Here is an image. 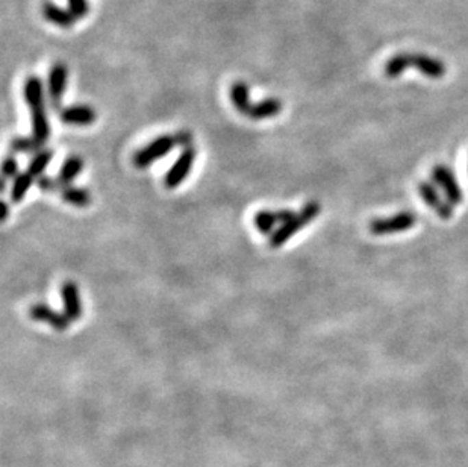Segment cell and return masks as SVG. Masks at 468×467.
<instances>
[{"label":"cell","instance_id":"obj_1","mask_svg":"<svg viewBox=\"0 0 468 467\" xmlns=\"http://www.w3.org/2000/svg\"><path fill=\"white\" fill-rule=\"evenodd\" d=\"M23 96L29 106V111H31L32 135L41 145H45L50 139L52 129H50V121L45 105V87H42L40 77L29 76L26 79L23 85Z\"/></svg>","mask_w":468,"mask_h":467},{"label":"cell","instance_id":"obj_2","mask_svg":"<svg viewBox=\"0 0 468 467\" xmlns=\"http://www.w3.org/2000/svg\"><path fill=\"white\" fill-rule=\"evenodd\" d=\"M417 69L426 77L430 79H441L444 77L447 67L441 60L432 58L429 55L423 53H399L388 60L384 66V75L386 77H397L406 69Z\"/></svg>","mask_w":468,"mask_h":467},{"label":"cell","instance_id":"obj_3","mask_svg":"<svg viewBox=\"0 0 468 467\" xmlns=\"http://www.w3.org/2000/svg\"><path fill=\"white\" fill-rule=\"evenodd\" d=\"M321 205L319 202H308L299 213L294 214V217L290 219L285 224L276 228V231L269 237V246L273 249L282 248L284 244L293 239L300 229H304L308 226L314 219H317L320 215Z\"/></svg>","mask_w":468,"mask_h":467},{"label":"cell","instance_id":"obj_4","mask_svg":"<svg viewBox=\"0 0 468 467\" xmlns=\"http://www.w3.org/2000/svg\"><path fill=\"white\" fill-rule=\"evenodd\" d=\"M176 146H179L176 134L158 136L153 141H150L147 146L136 150L132 156V164L136 169H146L149 166H152L155 161L161 160V158L170 154Z\"/></svg>","mask_w":468,"mask_h":467},{"label":"cell","instance_id":"obj_5","mask_svg":"<svg viewBox=\"0 0 468 467\" xmlns=\"http://www.w3.org/2000/svg\"><path fill=\"white\" fill-rule=\"evenodd\" d=\"M417 214L412 211H402L391 215V217L373 219L369 224V231L373 235H393L395 232L408 231L417 225Z\"/></svg>","mask_w":468,"mask_h":467},{"label":"cell","instance_id":"obj_6","mask_svg":"<svg viewBox=\"0 0 468 467\" xmlns=\"http://www.w3.org/2000/svg\"><path fill=\"white\" fill-rule=\"evenodd\" d=\"M196 156H197L196 147H193V146L184 147V150L181 152V155L177 156L175 164H173L170 170L165 173V178H164L165 189L175 190L185 181L186 178H188L190 171L194 166V161H196Z\"/></svg>","mask_w":468,"mask_h":467},{"label":"cell","instance_id":"obj_7","mask_svg":"<svg viewBox=\"0 0 468 467\" xmlns=\"http://www.w3.org/2000/svg\"><path fill=\"white\" fill-rule=\"evenodd\" d=\"M432 181H434L440 189L445 193L447 200L452 205H460L464 202V193L460 185L458 184L453 170L444 164H438L430 171Z\"/></svg>","mask_w":468,"mask_h":467},{"label":"cell","instance_id":"obj_8","mask_svg":"<svg viewBox=\"0 0 468 467\" xmlns=\"http://www.w3.org/2000/svg\"><path fill=\"white\" fill-rule=\"evenodd\" d=\"M67 79H69V69L66 64L58 62L49 70L47 76V95L50 99V104L55 110H61V102L64 97V93L67 88Z\"/></svg>","mask_w":468,"mask_h":467},{"label":"cell","instance_id":"obj_9","mask_svg":"<svg viewBox=\"0 0 468 467\" xmlns=\"http://www.w3.org/2000/svg\"><path fill=\"white\" fill-rule=\"evenodd\" d=\"M29 315L35 322H42L46 325L52 326L55 331L64 333L70 326V319L64 313H58L47 304H34L29 308Z\"/></svg>","mask_w":468,"mask_h":467},{"label":"cell","instance_id":"obj_10","mask_svg":"<svg viewBox=\"0 0 468 467\" xmlns=\"http://www.w3.org/2000/svg\"><path fill=\"white\" fill-rule=\"evenodd\" d=\"M417 190L420 193V197L428 204V206L434 211L436 215H440L441 219L447 220L453 215V208L450 202H445L443 197L440 196V193L436 191V189L429 182L420 181L417 184Z\"/></svg>","mask_w":468,"mask_h":467},{"label":"cell","instance_id":"obj_11","mask_svg":"<svg viewBox=\"0 0 468 467\" xmlns=\"http://www.w3.org/2000/svg\"><path fill=\"white\" fill-rule=\"evenodd\" d=\"M61 299L64 305V314L67 315L70 322H77L82 318V300L81 293L76 283L66 281L61 285Z\"/></svg>","mask_w":468,"mask_h":467},{"label":"cell","instance_id":"obj_12","mask_svg":"<svg viewBox=\"0 0 468 467\" xmlns=\"http://www.w3.org/2000/svg\"><path fill=\"white\" fill-rule=\"evenodd\" d=\"M60 120L70 126H90L96 121L97 112L88 105H73L60 110Z\"/></svg>","mask_w":468,"mask_h":467},{"label":"cell","instance_id":"obj_13","mask_svg":"<svg viewBox=\"0 0 468 467\" xmlns=\"http://www.w3.org/2000/svg\"><path fill=\"white\" fill-rule=\"evenodd\" d=\"M282 111V102L276 97H267L251 105L247 117L251 120H265L276 117Z\"/></svg>","mask_w":468,"mask_h":467},{"label":"cell","instance_id":"obj_14","mask_svg":"<svg viewBox=\"0 0 468 467\" xmlns=\"http://www.w3.org/2000/svg\"><path fill=\"white\" fill-rule=\"evenodd\" d=\"M42 16H45V19L50 21V23H53L60 27H66V29L67 27L73 26L77 20L75 17V14L70 10H64L61 8V6L50 3V2H46L45 5H42Z\"/></svg>","mask_w":468,"mask_h":467},{"label":"cell","instance_id":"obj_15","mask_svg":"<svg viewBox=\"0 0 468 467\" xmlns=\"http://www.w3.org/2000/svg\"><path fill=\"white\" fill-rule=\"evenodd\" d=\"M85 163L79 155H70L66 161L62 163V166L60 169V173H58V182L61 184V187L71 185V182L81 175V171L84 170Z\"/></svg>","mask_w":468,"mask_h":467},{"label":"cell","instance_id":"obj_16","mask_svg":"<svg viewBox=\"0 0 468 467\" xmlns=\"http://www.w3.org/2000/svg\"><path fill=\"white\" fill-rule=\"evenodd\" d=\"M230 102L235 106V110L240 114L247 116L251 104H250V93H249V85L246 82H235L230 87Z\"/></svg>","mask_w":468,"mask_h":467},{"label":"cell","instance_id":"obj_17","mask_svg":"<svg viewBox=\"0 0 468 467\" xmlns=\"http://www.w3.org/2000/svg\"><path fill=\"white\" fill-rule=\"evenodd\" d=\"M61 199L76 208H86L91 204V193L85 189H79V187L66 185L61 187Z\"/></svg>","mask_w":468,"mask_h":467},{"label":"cell","instance_id":"obj_18","mask_svg":"<svg viewBox=\"0 0 468 467\" xmlns=\"http://www.w3.org/2000/svg\"><path fill=\"white\" fill-rule=\"evenodd\" d=\"M34 176L29 173V171H20V173L14 178L12 185H11V202L12 204H20L27 195V191L31 190V187L34 184Z\"/></svg>","mask_w":468,"mask_h":467},{"label":"cell","instance_id":"obj_19","mask_svg":"<svg viewBox=\"0 0 468 467\" xmlns=\"http://www.w3.org/2000/svg\"><path fill=\"white\" fill-rule=\"evenodd\" d=\"M278 224H280L278 217V211L261 210V211H258L254 217V225L256 226L258 231L269 237L276 231Z\"/></svg>","mask_w":468,"mask_h":467},{"label":"cell","instance_id":"obj_20","mask_svg":"<svg viewBox=\"0 0 468 467\" xmlns=\"http://www.w3.org/2000/svg\"><path fill=\"white\" fill-rule=\"evenodd\" d=\"M52 158H53V150L52 149H41L40 152L34 154L31 163H29L27 171L34 178H40L42 173H45L46 169L49 167V164H50V161H52Z\"/></svg>","mask_w":468,"mask_h":467},{"label":"cell","instance_id":"obj_21","mask_svg":"<svg viewBox=\"0 0 468 467\" xmlns=\"http://www.w3.org/2000/svg\"><path fill=\"white\" fill-rule=\"evenodd\" d=\"M11 149L16 154H37L42 149L41 143L35 139L34 135L31 136H16L11 140Z\"/></svg>","mask_w":468,"mask_h":467},{"label":"cell","instance_id":"obj_22","mask_svg":"<svg viewBox=\"0 0 468 467\" xmlns=\"http://www.w3.org/2000/svg\"><path fill=\"white\" fill-rule=\"evenodd\" d=\"M67 2H69V10L75 14V17L77 20L88 16V12H90L88 0H67Z\"/></svg>","mask_w":468,"mask_h":467},{"label":"cell","instance_id":"obj_23","mask_svg":"<svg viewBox=\"0 0 468 467\" xmlns=\"http://www.w3.org/2000/svg\"><path fill=\"white\" fill-rule=\"evenodd\" d=\"M20 173L19 171V161L16 160V156H12V155H8L3 160V164H2V176L5 179H8V178H16L17 175Z\"/></svg>","mask_w":468,"mask_h":467},{"label":"cell","instance_id":"obj_24","mask_svg":"<svg viewBox=\"0 0 468 467\" xmlns=\"http://www.w3.org/2000/svg\"><path fill=\"white\" fill-rule=\"evenodd\" d=\"M37 187L45 193H53V191L61 189V184L58 182V179H53V178L46 176V175H41L40 178H37Z\"/></svg>","mask_w":468,"mask_h":467},{"label":"cell","instance_id":"obj_25","mask_svg":"<svg viewBox=\"0 0 468 467\" xmlns=\"http://www.w3.org/2000/svg\"><path fill=\"white\" fill-rule=\"evenodd\" d=\"M176 139H177V145L182 146V147H188L191 146V141H193V135L186 131H179L176 134Z\"/></svg>","mask_w":468,"mask_h":467},{"label":"cell","instance_id":"obj_26","mask_svg":"<svg viewBox=\"0 0 468 467\" xmlns=\"http://www.w3.org/2000/svg\"><path fill=\"white\" fill-rule=\"evenodd\" d=\"M8 215H10V205L3 202V215H2V220H6L8 219Z\"/></svg>","mask_w":468,"mask_h":467}]
</instances>
